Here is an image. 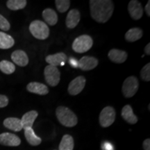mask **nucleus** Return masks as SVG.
I'll return each mask as SVG.
<instances>
[{
	"mask_svg": "<svg viewBox=\"0 0 150 150\" xmlns=\"http://www.w3.org/2000/svg\"><path fill=\"white\" fill-rule=\"evenodd\" d=\"M91 17L95 21L105 23L111 18L114 11L113 2L110 0H91Z\"/></svg>",
	"mask_w": 150,
	"mask_h": 150,
	"instance_id": "nucleus-1",
	"label": "nucleus"
},
{
	"mask_svg": "<svg viewBox=\"0 0 150 150\" xmlns=\"http://www.w3.org/2000/svg\"><path fill=\"white\" fill-rule=\"evenodd\" d=\"M56 115L59 122L65 127H73L78 122L77 117L74 112L65 106H59L56 108Z\"/></svg>",
	"mask_w": 150,
	"mask_h": 150,
	"instance_id": "nucleus-2",
	"label": "nucleus"
},
{
	"mask_svg": "<svg viewBox=\"0 0 150 150\" xmlns=\"http://www.w3.org/2000/svg\"><path fill=\"white\" fill-rule=\"evenodd\" d=\"M29 31L34 38L38 40H45L50 35L47 24L40 20H34L30 24Z\"/></svg>",
	"mask_w": 150,
	"mask_h": 150,
	"instance_id": "nucleus-3",
	"label": "nucleus"
},
{
	"mask_svg": "<svg viewBox=\"0 0 150 150\" xmlns=\"http://www.w3.org/2000/svg\"><path fill=\"white\" fill-rule=\"evenodd\" d=\"M93 40L88 35H82L75 38L72 43V50L76 53H85L91 49Z\"/></svg>",
	"mask_w": 150,
	"mask_h": 150,
	"instance_id": "nucleus-4",
	"label": "nucleus"
},
{
	"mask_svg": "<svg viewBox=\"0 0 150 150\" xmlns=\"http://www.w3.org/2000/svg\"><path fill=\"white\" fill-rule=\"evenodd\" d=\"M139 87V82L138 79L134 76H131L127 77L124 81L122 85L123 95L126 98H130L136 95Z\"/></svg>",
	"mask_w": 150,
	"mask_h": 150,
	"instance_id": "nucleus-5",
	"label": "nucleus"
},
{
	"mask_svg": "<svg viewBox=\"0 0 150 150\" xmlns=\"http://www.w3.org/2000/svg\"><path fill=\"white\" fill-rule=\"evenodd\" d=\"M45 79L49 86L55 87L59 84L61 77V73L57 67L48 65L44 70Z\"/></svg>",
	"mask_w": 150,
	"mask_h": 150,
	"instance_id": "nucleus-6",
	"label": "nucleus"
},
{
	"mask_svg": "<svg viewBox=\"0 0 150 150\" xmlns=\"http://www.w3.org/2000/svg\"><path fill=\"white\" fill-rule=\"evenodd\" d=\"M99 123L102 127H108L115 122V110L112 106H106L103 108L99 114Z\"/></svg>",
	"mask_w": 150,
	"mask_h": 150,
	"instance_id": "nucleus-7",
	"label": "nucleus"
},
{
	"mask_svg": "<svg viewBox=\"0 0 150 150\" xmlns=\"http://www.w3.org/2000/svg\"><path fill=\"white\" fill-rule=\"evenodd\" d=\"M86 78L83 76H79L73 79L69 84L67 91L71 95H77L83 91L86 86Z\"/></svg>",
	"mask_w": 150,
	"mask_h": 150,
	"instance_id": "nucleus-8",
	"label": "nucleus"
},
{
	"mask_svg": "<svg viewBox=\"0 0 150 150\" xmlns=\"http://www.w3.org/2000/svg\"><path fill=\"white\" fill-rule=\"evenodd\" d=\"M129 16L133 20H138L143 16V8L142 4L137 0H131L128 5Z\"/></svg>",
	"mask_w": 150,
	"mask_h": 150,
	"instance_id": "nucleus-9",
	"label": "nucleus"
},
{
	"mask_svg": "<svg viewBox=\"0 0 150 150\" xmlns=\"http://www.w3.org/2000/svg\"><path fill=\"white\" fill-rule=\"evenodd\" d=\"M21 143V140L16 135L11 133H3L0 134V144L9 147H17Z\"/></svg>",
	"mask_w": 150,
	"mask_h": 150,
	"instance_id": "nucleus-10",
	"label": "nucleus"
},
{
	"mask_svg": "<svg viewBox=\"0 0 150 150\" xmlns=\"http://www.w3.org/2000/svg\"><path fill=\"white\" fill-rule=\"evenodd\" d=\"M98 65V60L93 56H86L78 61V67L83 71L93 70Z\"/></svg>",
	"mask_w": 150,
	"mask_h": 150,
	"instance_id": "nucleus-11",
	"label": "nucleus"
},
{
	"mask_svg": "<svg viewBox=\"0 0 150 150\" xmlns=\"http://www.w3.org/2000/svg\"><path fill=\"white\" fill-rule=\"evenodd\" d=\"M11 59L19 66L25 67L29 63V57L25 52L22 50H16L11 54Z\"/></svg>",
	"mask_w": 150,
	"mask_h": 150,
	"instance_id": "nucleus-12",
	"label": "nucleus"
},
{
	"mask_svg": "<svg viewBox=\"0 0 150 150\" xmlns=\"http://www.w3.org/2000/svg\"><path fill=\"white\" fill-rule=\"evenodd\" d=\"M108 56L112 62L120 64V63H122L127 61L128 55L126 52L122 51V50L112 49L108 52Z\"/></svg>",
	"mask_w": 150,
	"mask_h": 150,
	"instance_id": "nucleus-13",
	"label": "nucleus"
},
{
	"mask_svg": "<svg viewBox=\"0 0 150 150\" xmlns=\"http://www.w3.org/2000/svg\"><path fill=\"white\" fill-rule=\"evenodd\" d=\"M81 14L79 11L77 9H72L68 13L66 17L65 24L69 29H74L77 26L80 21Z\"/></svg>",
	"mask_w": 150,
	"mask_h": 150,
	"instance_id": "nucleus-14",
	"label": "nucleus"
},
{
	"mask_svg": "<svg viewBox=\"0 0 150 150\" xmlns=\"http://www.w3.org/2000/svg\"><path fill=\"white\" fill-rule=\"evenodd\" d=\"M67 59L66 54L60 52L56 54H52V55H48L45 58V61L48 64L52 66L56 67L58 65H63L65 64V61Z\"/></svg>",
	"mask_w": 150,
	"mask_h": 150,
	"instance_id": "nucleus-15",
	"label": "nucleus"
},
{
	"mask_svg": "<svg viewBox=\"0 0 150 150\" xmlns=\"http://www.w3.org/2000/svg\"><path fill=\"white\" fill-rule=\"evenodd\" d=\"M27 91L31 93L40 95H45L49 93L47 86L39 82H31L27 86Z\"/></svg>",
	"mask_w": 150,
	"mask_h": 150,
	"instance_id": "nucleus-16",
	"label": "nucleus"
},
{
	"mask_svg": "<svg viewBox=\"0 0 150 150\" xmlns=\"http://www.w3.org/2000/svg\"><path fill=\"white\" fill-rule=\"evenodd\" d=\"M38 115V112L36 110H30V111L26 112L22 116L21 120V122L22 125V128L24 129L28 128H32V126L34 122Z\"/></svg>",
	"mask_w": 150,
	"mask_h": 150,
	"instance_id": "nucleus-17",
	"label": "nucleus"
},
{
	"mask_svg": "<svg viewBox=\"0 0 150 150\" xmlns=\"http://www.w3.org/2000/svg\"><path fill=\"white\" fill-rule=\"evenodd\" d=\"M121 115L123 119L129 124L134 125L138 122V117L134 113V111H133L132 108L130 105L127 104L124 106L122 109Z\"/></svg>",
	"mask_w": 150,
	"mask_h": 150,
	"instance_id": "nucleus-18",
	"label": "nucleus"
},
{
	"mask_svg": "<svg viewBox=\"0 0 150 150\" xmlns=\"http://www.w3.org/2000/svg\"><path fill=\"white\" fill-rule=\"evenodd\" d=\"M4 126L14 131H20L22 129L21 120L17 117H8L4 120Z\"/></svg>",
	"mask_w": 150,
	"mask_h": 150,
	"instance_id": "nucleus-19",
	"label": "nucleus"
},
{
	"mask_svg": "<svg viewBox=\"0 0 150 150\" xmlns=\"http://www.w3.org/2000/svg\"><path fill=\"white\" fill-rule=\"evenodd\" d=\"M143 35V32L142 30L140 28L135 27L131 28L127 31V32L125 33V38L127 42H136V40H140Z\"/></svg>",
	"mask_w": 150,
	"mask_h": 150,
	"instance_id": "nucleus-20",
	"label": "nucleus"
},
{
	"mask_svg": "<svg viewBox=\"0 0 150 150\" xmlns=\"http://www.w3.org/2000/svg\"><path fill=\"white\" fill-rule=\"evenodd\" d=\"M42 18L47 24L54 26L58 22V16L55 11L52 8H46L42 12Z\"/></svg>",
	"mask_w": 150,
	"mask_h": 150,
	"instance_id": "nucleus-21",
	"label": "nucleus"
},
{
	"mask_svg": "<svg viewBox=\"0 0 150 150\" xmlns=\"http://www.w3.org/2000/svg\"><path fill=\"white\" fill-rule=\"evenodd\" d=\"M15 40L12 36L4 32L0 31V49L7 50L14 45Z\"/></svg>",
	"mask_w": 150,
	"mask_h": 150,
	"instance_id": "nucleus-22",
	"label": "nucleus"
},
{
	"mask_svg": "<svg viewBox=\"0 0 150 150\" xmlns=\"http://www.w3.org/2000/svg\"><path fill=\"white\" fill-rule=\"evenodd\" d=\"M24 136H25L27 142L32 146L39 145L42 142L41 138L35 135L34 131L32 128L24 129Z\"/></svg>",
	"mask_w": 150,
	"mask_h": 150,
	"instance_id": "nucleus-23",
	"label": "nucleus"
},
{
	"mask_svg": "<svg viewBox=\"0 0 150 150\" xmlns=\"http://www.w3.org/2000/svg\"><path fill=\"white\" fill-rule=\"evenodd\" d=\"M74 139L70 135H64L59 145V150H73L74 149Z\"/></svg>",
	"mask_w": 150,
	"mask_h": 150,
	"instance_id": "nucleus-24",
	"label": "nucleus"
},
{
	"mask_svg": "<svg viewBox=\"0 0 150 150\" xmlns=\"http://www.w3.org/2000/svg\"><path fill=\"white\" fill-rule=\"evenodd\" d=\"M27 4L26 0H8L6 2V6L10 10L18 11L25 8Z\"/></svg>",
	"mask_w": 150,
	"mask_h": 150,
	"instance_id": "nucleus-25",
	"label": "nucleus"
},
{
	"mask_svg": "<svg viewBox=\"0 0 150 150\" xmlns=\"http://www.w3.org/2000/svg\"><path fill=\"white\" fill-rule=\"evenodd\" d=\"M0 70L6 74H11L16 70V66L11 62L3 60L0 62Z\"/></svg>",
	"mask_w": 150,
	"mask_h": 150,
	"instance_id": "nucleus-26",
	"label": "nucleus"
},
{
	"mask_svg": "<svg viewBox=\"0 0 150 150\" xmlns=\"http://www.w3.org/2000/svg\"><path fill=\"white\" fill-rule=\"evenodd\" d=\"M56 6L60 13H65L68 10L70 6V1L69 0H56Z\"/></svg>",
	"mask_w": 150,
	"mask_h": 150,
	"instance_id": "nucleus-27",
	"label": "nucleus"
},
{
	"mask_svg": "<svg viewBox=\"0 0 150 150\" xmlns=\"http://www.w3.org/2000/svg\"><path fill=\"white\" fill-rule=\"evenodd\" d=\"M140 77L145 81H150V63H148L142 68L140 71Z\"/></svg>",
	"mask_w": 150,
	"mask_h": 150,
	"instance_id": "nucleus-28",
	"label": "nucleus"
},
{
	"mask_svg": "<svg viewBox=\"0 0 150 150\" xmlns=\"http://www.w3.org/2000/svg\"><path fill=\"white\" fill-rule=\"evenodd\" d=\"M11 28V24L8 20L0 14V29L3 31H8Z\"/></svg>",
	"mask_w": 150,
	"mask_h": 150,
	"instance_id": "nucleus-29",
	"label": "nucleus"
},
{
	"mask_svg": "<svg viewBox=\"0 0 150 150\" xmlns=\"http://www.w3.org/2000/svg\"><path fill=\"white\" fill-rule=\"evenodd\" d=\"M8 104V98L6 95H0V108H4Z\"/></svg>",
	"mask_w": 150,
	"mask_h": 150,
	"instance_id": "nucleus-30",
	"label": "nucleus"
},
{
	"mask_svg": "<svg viewBox=\"0 0 150 150\" xmlns=\"http://www.w3.org/2000/svg\"><path fill=\"white\" fill-rule=\"evenodd\" d=\"M142 146H143L144 150H150V140L149 138H147L144 140L143 144H142Z\"/></svg>",
	"mask_w": 150,
	"mask_h": 150,
	"instance_id": "nucleus-31",
	"label": "nucleus"
},
{
	"mask_svg": "<svg viewBox=\"0 0 150 150\" xmlns=\"http://www.w3.org/2000/svg\"><path fill=\"white\" fill-rule=\"evenodd\" d=\"M145 11L147 15V16L149 17L150 16V1H148L147 4H146L145 7Z\"/></svg>",
	"mask_w": 150,
	"mask_h": 150,
	"instance_id": "nucleus-32",
	"label": "nucleus"
},
{
	"mask_svg": "<svg viewBox=\"0 0 150 150\" xmlns=\"http://www.w3.org/2000/svg\"><path fill=\"white\" fill-rule=\"evenodd\" d=\"M69 63H70V64H71V65L74 67H78V61H76V60L72 59L69 61Z\"/></svg>",
	"mask_w": 150,
	"mask_h": 150,
	"instance_id": "nucleus-33",
	"label": "nucleus"
},
{
	"mask_svg": "<svg viewBox=\"0 0 150 150\" xmlns=\"http://www.w3.org/2000/svg\"><path fill=\"white\" fill-rule=\"evenodd\" d=\"M103 149L104 150H112V147L110 143L106 142V143L104 144V147H103Z\"/></svg>",
	"mask_w": 150,
	"mask_h": 150,
	"instance_id": "nucleus-34",
	"label": "nucleus"
},
{
	"mask_svg": "<svg viewBox=\"0 0 150 150\" xmlns=\"http://www.w3.org/2000/svg\"><path fill=\"white\" fill-rule=\"evenodd\" d=\"M145 53L146 55H147V56L150 55V43H148L147 45L145 46Z\"/></svg>",
	"mask_w": 150,
	"mask_h": 150,
	"instance_id": "nucleus-35",
	"label": "nucleus"
}]
</instances>
